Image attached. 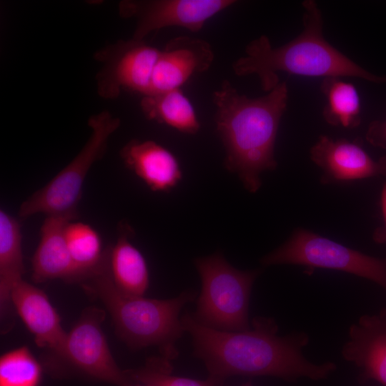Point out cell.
Wrapping results in <instances>:
<instances>
[{"mask_svg": "<svg viewBox=\"0 0 386 386\" xmlns=\"http://www.w3.org/2000/svg\"><path fill=\"white\" fill-rule=\"evenodd\" d=\"M181 320L192 337L194 355L203 361L209 377L222 382L234 375L318 380L336 369L331 362L317 365L307 360L302 351L309 343L308 335L300 332L279 336L272 318L255 317L251 327L242 331L207 327L189 313Z\"/></svg>", "mask_w": 386, "mask_h": 386, "instance_id": "obj_1", "label": "cell"}, {"mask_svg": "<svg viewBox=\"0 0 386 386\" xmlns=\"http://www.w3.org/2000/svg\"><path fill=\"white\" fill-rule=\"evenodd\" d=\"M216 130L225 149L226 169L236 174L244 188L257 192L261 174L277 166L274 147L288 100L286 82L257 98L240 94L227 80L212 95Z\"/></svg>", "mask_w": 386, "mask_h": 386, "instance_id": "obj_2", "label": "cell"}, {"mask_svg": "<svg viewBox=\"0 0 386 386\" xmlns=\"http://www.w3.org/2000/svg\"><path fill=\"white\" fill-rule=\"evenodd\" d=\"M303 29L290 41L273 47L262 35L247 44L245 54L232 64L239 76L255 74L262 89L269 92L279 81L278 72L309 77H355L370 82H386V76L375 75L331 45L323 36V18L313 0L302 2Z\"/></svg>", "mask_w": 386, "mask_h": 386, "instance_id": "obj_3", "label": "cell"}, {"mask_svg": "<svg viewBox=\"0 0 386 386\" xmlns=\"http://www.w3.org/2000/svg\"><path fill=\"white\" fill-rule=\"evenodd\" d=\"M86 291L99 297L110 314L116 331L131 348L158 347L162 357L172 360L178 355L177 341L185 332L179 319L182 308L193 300L192 292L167 300L129 296L114 284L109 271V255L104 266L84 281Z\"/></svg>", "mask_w": 386, "mask_h": 386, "instance_id": "obj_4", "label": "cell"}, {"mask_svg": "<svg viewBox=\"0 0 386 386\" xmlns=\"http://www.w3.org/2000/svg\"><path fill=\"white\" fill-rule=\"evenodd\" d=\"M194 263L201 278L202 290L193 317L219 330L249 329L250 294L260 270L237 269L220 252L197 258Z\"/></svg>", "mask_w": 386, "mask_h": 386, "instance_id": "obj_5", "label": "cell"}, {"mask_svg": "<svg viewBox=\"0 0 386 386\" xmlns=\"http://www.w3.org/2000/svg\"><path fill=\"white\" fill-rule=\"evenodd\" d=\"M120 119L103 110L89 117L91 134L76 156L45 186L21 203L19 216L38 213L77 219V205L84 180L92 165L104 155L110 137L119 129Z\"/></svg>", "mask_w": 386, "mask_h": 386, "instance_id": "obj_6", "label": "cell"}, {"mask_svg": "<svg viewBox=\"0 0 386 386\" xmlns=\"http://www.w3.org/2000/svg\"><path fill=\"white\" fill-rule=\"evenodd\" d=\"M264 266L296 264L345 272L371 280L386 290V258L365 254L310 230L298 228L261 259Z\"/></svg>", "mask_w": 386, "mask_h": 386, "instance_id": "obj_7", "label": "cell"}, {"mask_svg": "<svg viewBox=\"0 0 386 386\" xmlns=\"http://www.w3.org/2000/svg\"><path fill=\"white\" fill-rule=\"evenodd\" d=\"M160 49L144 40H119L99 49L94 57L102 64L96 75L98 94L118 97L123 90L147 94Z\"/></svg>", "mask_w": 386, "mask_h": 386, "instance_id": "obj_8", "label": "cell"}, {"mask_svg": "<svg viewBox=\"0 0 386 386\" xmlns=\"http://www.w3.org/2000/svg\"><path fill=\"white\" fill-rule=\"evenodd\" d=\"M104 312L88 307L66 333L59 355L78 372L89 377L114 384L132 386L125 370L116 363L102 328Z\"/></svg>", "mask_w": 386, "mask_h": 386, "instance_id": "obj_9", "label": "cell"}, {"mask_svg": "<svg viewBox=\"0 0 386 386\" xmlns=\"http://www.w3.org/2000/svg\"><path fill=\"white\" fill-rule=\"evenodd\" d=\"M237 2L235 0H124L119 4V14L122 18L136 21L132 38L144 40L150 33L166 27L178 26L197 32L208 19Z\"/></svg>", "mask_w": 386, "mask_h": 386, "instance_id": "obj_10", "label": "cell"}, {"mask_svg": "<svg viewBox=\"0 0 386 386\" xmlns=\"http://www.w3.org/2000/svg\"><path fill=\"white\" fill-rule=\"evenodd\" d=\"M310 157L322 170L320 182L324 184L386 176V155L374 159L355 141L321 135Z\"/></svg>", "mask_w": 386, "mask_h": 386, "instance_id": "obj_11", "label": "cell"}, {"mask_svg": "<svg viewBox=\"0 0 386 386\" xmlns=\"http://www.w3.org/2000/svg\"><path fill=\"white\" fill-rule=\"evenodd\" d=\"M214 58L211 45L204 39L187 36L170 39L160 50L147 95L180 89L193 74L207 71Z\"/></svg>", "mask_w": 386, "mask_h": 386, "instance_id": "obj_12", "label": "cell"}, {"mask_svg": "<svg viewBox=\"0 0 386 386\" xmlns=\"http://www.w3.org/2000/svg\"><path fill=\"white\" fill-rule=\"evenodd\" d=\"M11 302L33 335L36 345L49 348L59 356L67 332L64 330L59 315L44 292L21 279L12 288Z\"/></svg>", "mask_w": 386, "mask_h": 386, "instance_id": "obj_13", "label": "cell"}, {"mask_svg": "<svg viewBox=\"0 0 386 386\" xmlns=\"http://www.w3.org/2000/svg\"><path fill=\"white\" fill-rule=\"evenodd\" d=\"M349 340L342 355L362 370L365 379L386 386V310L362 315L349 328Z\"/></svg>", "mask_w": 386, "mask_h": 386, "instance_id": "obj_14", "label": "cell"}, {"mask_svg": "<svg viewBox=\"0 0 386 386\" xmlns=\"http://www.w3.org/2000/svg\"><path fill=\"white\" fill-rule=\"evenodd\" d=\"M70 218L46 216L40 229V241L31 259L32 278L36 282L60 279L83 282L85 277L69 252L65 235Z\"/></svg>", "mask_w": 386, "mask_h": 386, "instance_id": "obj_15", "label": "cell"}, {"mask_svg": "<svg viewBox=\"0 0 386 386\" xmlns=\"http://www.w3.org/2000/svg\"><path fill=\"white\" fill-rule=\"evenodd\" d=\"M120 156L127 167L153 192H169L182 180L176 157L153 140H131L122 148Z\"/></svg>", "mask_w": 386, "mask_h": 386, "instance_id": "obj_16", "label": "cell"}, {"mask_svg": "<svg viewBox=\"0 0 386 386\" xmlns=\"http://www.w3.org/2000/svg\"><path fill=\"white\" fill-rule=\"evenodd\" d=\"M133 231L123 224L116 243L109 248V271L114 286L129 296H144L149 284L147 262L130 242Z\"/></svg>", "mask_w": 386, "mask_h": 386, "instance_id": "obj_17", "label": "cell"}, {"mask_svg": "<svg viewBox=\"0 0 386 386\" xmlns=\"http://www.w3.org/2000/svg\"><path fill=\"white\" fill-rule=\"evenodd\" d=\"M140 108L147 119L180 132L195 134L200 129L194 108L181 88L143 96Z\"/></svg>", "mask_w": 386, "mask_h": 386, "instance_id": "obj_18", "label": "cell"}, {"mask_svg": "<svg viewBox=\"0 0 386 386\" xmlns=\"http://www.w3.org/2000/svg\"><path fill=\"white\" fill-rule=\"evenodd\" d=\"M21 231L19 221L0 210V302L3 312L10 307L14 284L23 279L24 266L21 247Z\"/></svg>", "mask_w": 386, "mask_h": 386, "instance_id": "obj_19", "label": "cell"}, {"mask_svg": "<svg viewBox=\"0 0 386 386\" xmlns=\"http://www.w3.org/2000/svg\"><path fill=\"white\" fill-rule=\"evenodd\" d=\"M326 102L322 116L332 126L354 129L361 123V101L352 84L339 77H326L320 85Z\"/></svg>", "mask_w": 386, "mask_h": 386, "instance_id": "obj_20", "label": "cell"}, {"mask_svg": "<svg viewBox=\"0 0 386 386\" xmlns=\"http://www.w3.org/2000/svg\"><path fill=\"white\" fill-rule=\"evenodd\" d=\"M64 235L72 259L86 280L103 267L108 249H102L99 233L84 222H69L65 226Z\"/></svg>", "mask_w": 386, "mask_h": 386, "instance_id": "obj_21", "label": "cell"}, {"mask_svg": "<svg viewBox=\"0 0 386 386\" xmlns=\"http://www.w3.org/2000/svg\"><path fill=\"white\" fill-rule=\"evenodd\" d=\"M42 373L41 364L26 346L0 357V386H39Z\"/></svg>", "mask_w": 386, "mask_h": 386, "instance_id": "obj_22", "label": "cell"}, {"mask_svg": "<svg viewBox=\"0 0 386 386\" xmlns=\"http://www.w3.org/2000/svg\"><path fill=\"white\" fill-rule=\"evenodd\" d=\"M125 371L132 382L149 386H221L223 383L209 376L199 380L173 375L170 360L163 357L149 359L144 366Z\"/></svg>", "mask_w": 386, "mask_h": 386, "instance_id": "obj_23", "label": "cell"}, {"mask_svg": "<svg viewBox=\"0 0 386 386\" xmlns=\"http://www.w3.org/2000/svg\"><path fill=\"white\" fill-rule=\"evenodd\" d=\"M366 139L374 147L386 149V119L372 122L366 132Z\"/></svg>", "mask_w": 386, "mask_h": 386, "instance_id": "obj_24", "label": "cell"}, {"mask_svg": "<svg viewBox=\"0 0 386 386\" xmlns=\"http://www.w3.org/2000/svg\"><path fill=\"white\" fill-rule=\"evenodd\" d=\"M380 201L383 224L381 227L376 228L372 234V238L377 243L386 244V183L384 184L381 192Z\"/></svg>", "mask_w": 386, "mask_h": 386, "instance_id": "obj_25", "label": "cell"}, {"mask_svg": "<svg viewBox=\"0 0 386 386\" xmlns=\"http://www.w3.org/2000/svg\"><path fill=\"white\" fill-rule=\"evenodd\" d=\"M221 386H222V385H221ZM241 386H253V385H252V382L250 381H249V382H246L245 384H243Z\"/></svg>", "mask_w": 386, "mask_h": 386, "instance_id": "obj_26", "label": "cell"}, {"mask_svg": "<svg viewBox=\"0 0 386 386\" xmlns=\"http://www.w3.org/2000/svg\"><path fill=\"white\" fill-rule=\"evenodd\" d=\"M132 386H149V385H144V384H137L136 385H132Z\"/></svg>", "mask_w": 386, "mask_h": 386, "instance_id": "obj_27", "label": "cell"}]
</instances>
